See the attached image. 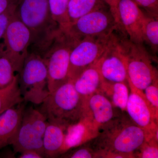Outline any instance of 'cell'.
Returning a JSON list of instances; mask_svg holds the SVG:
<instances>
[{
    "mask_svg": "<svg viewBox=\"0 0 158 158\" xmlns=\"http://www.w3.org/2000/svg\"><path fill=\"white\" fill-rule=\"evenodd\" d=\"M125 113L98 128V135L90 142L97 158H134L135 152L149 140L146 133Z\"/></svg>",
    "mask_w": 158,
    "mask_h": 158,
    "instance_id": "6da1fadb",
    "label": "cell"
},
{
    "mask_svg": "<svg viewBox=\"0 0 158 158\" xmlns=\"http://www.w3.org/2000/svg\"><path fill=\"white\" fill-rule=\"evenodd\" d=\"M15 14L30 31V51L42 57L62 32L51 15L48 0H18Z\"/></svg>",
    "mask_w": 158,
    "mask_h": 158,
    "instance_id": "7a4b0ae2",
    "label": "cell"
},
{
    "mask_svg": "<svg viewBox=\"0 0 158 158\" xmlns=\"http://www.w3.org/2000/svg\"><path fill=\"white\" fill-rule=\"evenodd\" d=\"M40 105L38 110L48 121L66 127L88 113L87 101L77 92L71 79L50 93Z\"/></svg>",
    "mask_w": 158,
    "mask_h": 158,
    "instance_id": "3957f363",
    "label": "cell"
},
{
    "mask_svg": "<svg viewBox=\"0 0 158 158\" xmlns=\"http://www.w3.org/2000/svg\"><path fill=\"white\" fill-rule=\"evenodd\" d=\"M117 40L125 60L128 83L144 91L148 86L158 80V71L153 65L152 56L144 44L133 42L122 33L118 35Z\"/></svg>",
    "mask_w": 158,
    "mask_h": 158,
    "instance_id": "277c9868",
    "label": "cell"
},
{
    "mask_svg": "<svg viewBox=\"0 0 158 158\" xmlns=\"http://www.w3.org/2000/svg\"><path fill=\"white\" fill-rule=\"evenodd\" d=\"M19 85L24 102L40 105L49 94L48 73L44 59L29 51L19 74Z\"/></svg>",
    "mask_w": 158,
    "mask_h": 158,
    "instance_id": "5b68a950",
    "label": "cell"
},
{
    "mask_svg": "<svg viewBox=\"0 0 158 158\" xmlns=\"http://www.w3.org/2000/svg\"><path fill=\"white\" fill-rule=\"evenodd\" d=\"M117 32L85 37L77 42L70 52L69 79L74 80L84 69L97 63L115 39Z\"/></svg>",
    "mask_w": 158,
    "mask_h": 158,
    "instance_id": "8992f818",
    "label": "cell"
},
{
    "mask_svg": "<svg viewBox=\"0 0 158 158\" xmlns=\"http://www.w3.org/2000/svg\"><path fill=\"white\" fill-rule=\"evenodd\" d=\"M75 44L62 32L42 56L47 69L50 93L69 80L70 52Z\"/></svg>",
    "mask_w": 158,
    "mask_h": 158,
    "instance_id": "52a82bcc",
    "label": "cell"
},
{
    "mask_svg": "<svg viewBox=\"0 0 158 158\" xmlns=\"http://www.w3.org/2000/svg\"><path fill=\"white\" fill-rule=\"evenodd\" d=\"M48 122L39 110L25 106L17 135L11 145L14 152L20 153L32 150L40 153L44 157L43 138Z\"/></svg>",
    "mask_w": 158,
    "mask_h": 158,
    "instance_id": "ba28073f",
    "label": "cell"
},
{
    "mask_svg": "<svg viewBox=\"0 0 158 158\" xmlns=\"http://www.w3.org/2000/svg\"><path fill=\"white\" fill-rule=\"evenodd\" d=\"M119 31L109 7L97 9L72 23L63 33L76 43L85 38L111 34Z\"/></svg>",
    "mask_w": 158,
    "mask_h": 158,
    "instance_id": "9c48e42d",
    "label": "cell"
},
{
    "mask_svg": "<svg viewBox=\"0 0 158 158\" xmlns=\"http://www.w3.org/2000/svg\"><path fill=\"white\" fill-rule=\"evenodd\" d=\"M3 40V51L1 56H5L10 60L19 74L28 55L31 36L28 29L15 13L7 27Z\"/></svg>",
    "mask_w": 158,
    "mask_h": 158,
    "instance_id": "30bf717a",
    "label": "cell"
},
{
    "mask_svg": "<svg viewBox=\"0 0 158 158\" xmlns=\"http://www.w3.org/2000/svg\"><path fill=\"white\" fill-rule=\"evenodd\" d=\"M126 112L134 123L142 129L149 139L158 141V121L156 120L144 98V93L131 84Z\"/></svg>",
    "mask_w": 158,
    "mask_h": 158,
    "instance_id": "8fae6325",
    "label": "cell"
},
{
    "mask_svg": "<svg viewBox=\"0 0 158 158\" xmlns=\"http://www.w3.org/2000/svg\"><path fill=\"white\" fill-rule=\"evenodd\" d=\"M118 34L97 62L102 82L128 83L125 60L118 46Z\"/></svg>",
    "mask_w": 158,
    "mask_h": 158,
    "instance_id": "7c38bea8",
    "label": "cell"
},
{
    "mask_svg": "<svg viewBox=\"0 0 158 158\" xmlns=\"http://www.w3.org/2000/svg\"><path fill=\"white\" fill-rule=\"evenodd\" d=\"M118 8L123 33L131 41L143 44L142 30L145 13L133 0H119Z\"/></svg>",
    "mask_w": 158,
    "mask_h": 158,
    "instance_id": "4fadbf2b",
    "label": "cell"
},
{
    "mask_svg": "<svg viewBox=\"0 0 158 158\" xmlns=\"http://www.w3.org/2000/svg\"><path fill=\"white\" fill-rule=\"evenodd\" d=\"M98 131V127L88 112L78 121L69 125L66 127L60 156L90 142L96 138Z\"/></svg>",
    "mask_w": 158,
    "mask_h": 158,
    "instance_id": "5bb4252c",
    "label": "cell"
},
{
    "mask_svg": "<svg viewBox=\"0 0 158 158\" xmlns=\"http://www.w3.org/2000/svg\"><path fill=\"white\" fill-rule=\"evenodd\" d=\"M25 106L23 102L0 114V150L13 144Z\"/></svg>",
    "mask_w": 158,
    "mask_h": 158,
    "instance_id": "9a60e30c",
    "label": "cell"
},
{
    "mask_svg": "<svg viewBox=\"0 0 158 158\" xmlns=\"http://www.w3.org/2000/svg\"><path fill=\"white\" fill-rule=\"evenodd\" d=\"M88 112L98 128L118 116L116 108L100 90L90 95L87 99Z\"/></svg>",
    "mask_w": 158,
    "mask_h": 158,
    "instance_id": "2e32d148",
    "label": "cell"
},
{
    "mask_svg": "<svg viewBox=\"0 0 158 158\" xmlns=\"http://www.w3.org/2000/svg\"><path fill=\"white\" fill-rule=\"evenodd\" d=\"M102 82L97 63L85 69L73 80L76 90L87 101L90 95L99 90Z\"/></svg>",
    "mask_w": 158,
    "mask_h": 158,
    "instance_id": "e0dca14e",
    "label": "cell"
},
{
    "mask_svg": "<svg viewBox=\"0 0 158 158\" xmlns=\"http://www.w3.org/2000/svg\"><path fill=\"white\" fill-rule=\"evenodd\" d=\"M67 127L48 121L43 138L44 157L55 158L60 156Z\"/></svg>",
    "mask_w": 158,
    "mask_h": 158,
    "instance_id": "ac0fdd59",
    "label": "cell"
},
{
    "mask_svg": "<svg viewBox=\"0 0 158 158\" xmlns=\"http://www.w3.org/2000/svg\"><path fill=\"white\" fill-rule=\"evenodd\" d=\"M99 90L110 99L115 108L121 112H126L129 95L127 83L110 84L102 82Z\"/></svg>",
    "mask_w": 158,
    "mask_h": 158,
    "instance_id": "d6986e66",
    "label": "cell"
},
{
    "mask_svg": "<svg viewBox=\"0 0 158 158\" xmlns=\"http://www.w3.org/2000/svg\"><path fill=\"white\" fill-rule=\"evenodd\" d=\"M106 7H109L103 0H70L68 9L70 24L89 12Z\"/></svg>",
    "mask_w": 158,
    "mask_h": 158,
    "instance_id": "ffe728a7",
    "label": "cell"
},
{
    "mask_svg": "<svg viewBox=\"0 0 158 158\" xmlns=\"http://www.w3.org/2000/svg\"><path fill=\"white\" fill-rule=\"evenodd\" d=\"M18 79V74L11 84L0 88V114L24 102L20 90Z\"/></svg>",
    "mask_w": 158,
    "mask_h": 158,
    "instance_id": "44dd1931",
    "label": "cell"
},
{
    "mask_svg": "<svg viewBox=\"0 0 158 158\" xmlns=\"http://www.w3.org/2000/svg\"><path fill=\"white\" fill-rule=\"evenodd\" d=\"M143 44L148 46L152 54L156 55L158 51V17L145 14L142 30Z\"/></svg>",
    "mask_w": 158,
    "mask_h": 158,
    "instance_id": "7402d4cb",
    "label": "cell"
},
{
    "mask_svg": "<svg viewBox=\"0 0 158 158\" xmlns=\"http://www.w3.org/2000/svg\"><path fill=\"white\" fill-rule=\"evenodd\" d=\"M70 0H48L51 15L59 25L62 33L70 25L68 14L69 4Z\"/></svg>",
    "mask_w": 158,
    "mask_h": 158,
    "instance_id": "603a6c76",
    "label": "cell"
},
{
    "mask_svg": "<svg viewBox=\"0 0 158 158\" xmlns=\"http://www.w3.org/2000/svg\"><path fill=\"white\" fill-rule=\"evenodd\" d=\"M18 74L10 60L3 55L0 56V88L11 84Z\"/></svg>",
    "mask_w": 158,
    "mask_h": 158,
    "instance_id": "cb8c5ba5",
    "label": "cell"
},
{
    "mask_svg": "<svg viewBox=\"0 0 158 158\" xmlns=\"http://www.w3.org/2000/svg\"><path fill=\"white\" fill-rule=\"evenodd\" d=\"M144 96L154 117L158 119V80L144 89Z\"/></svg>",
    "mask_w": 158,
    "mask_h": 158,
    "instance_id": "d4e9b609",
    "label": "cell"
},
{
    "mask_svg": "<svg viewBox=\"0 0 158 158\" xmlns=\"http://www.w3.org/2000/svg\"><path fill=\"white\" fill-rule=\"evenodd\" d=\"M158 141L152 138L145 141L134 153V158H158Z\"/></svg>",
    "mask_w": 158,
    "mask_h": 158,
    "instance_id": "484cf974",
    "label": "cell"
},
{
    "mask_svg": "<svg viewBox=\"0 0 158 158\" xmlns=\"http://www.w3.org/2000/svg\"><path fill=\"white\" fill-rule=\"evenodd\" d=\"M16 3L0 14V56L3 51V44L1 43V40H3L7 27L15 13Z\"/></svg>",
    "mask_w": 158,
    "mask_h": 158,
    "instance_id": "4316f807",
    "label": "cell"
},
{
    "mask_svg": "<svg viewBox=\"0 0 158 158\" xmlns=\"http://www.w3.org/2000/svg\"><path fill=\"white\" fill-rule=\"evenodd\" d=\"M69 153L66 152L61 156L65 158H97L96 153L89 145H83L75 148Z\"/></svg>",
    "mask_w": 158,
    "mask_h": 158,
    "instance_id": "83f0119b",
    "label": "cell"
},
{
    "mask_svg": "<svg viewBox=\"0 0 158 158\" xmlns=\"http://www.w3.org/2000/svg\"><path fill=\"white\" fill-rule=\"evenodd\" d=\"M145 14L158 17V0H133Z\"/></svg>",
    "mask_w": 158,
    "mask_h": 158,
    "instance_id": "f1b7e54d",
    "label": "cell"
},
{
    "mask_svg": "<svg viewBox=\"0 0 158 158\" xmlns=\"http://www.w3.org/2000/svg\"><path fill=\"white\" fill-rule=\"evenodd\" d=\"M103 1L109 7L110 11L113 15L119 30L122 31L118 13V4L119 0H103Z\"/></svg>",
    "mask_w": 158,
    "mask_h": 158,
    "instance_id": "f546056e",
    "label": "cell"
},
{
    "mask_svg": "<svg viewBox=\"0 0 158 158\" xmlns=\"http://www.w3.org/2000/svg\"><path fill=\"white\" fill-rule=\"evenodd\" d=\"M19 158H42L44 156L40 153L36 151L29 150L20 153L18 156Z\"/></svg>",
    "mask_w": 158,
    "mask_h": 158,
    "instance_id": "4dcf8cb0",
    "label": "cell"
},
{
    "mask_svg": "<svg viewBox=\"0 0 158 158\" xmlns=\"http://www.w3.org/2000/svg\"><path fill=\"white\" fill-rule=\"evenodd\" d=\"M18 0H0V14L17 2Z\"/></svg>",
    "mask_w": 158,
    "mask_h": 158,
    "instance_id": "1f68e13d",
    "label": "cell"
}]
</instances>
